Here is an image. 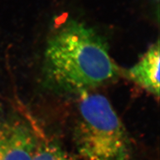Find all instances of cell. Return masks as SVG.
Instances as JSON below:
<instances>
[{"label": "cell", "instance_id": "1", "mask_svg": "<svg viewBox=\"0 0 160 160\" xmlns=\"http://www.w3.org/2000/svg\"><path fill=\"white\" fill-rule=\"evenodd\" d=\"M43 58L45 81L62 93L81 96L119 74L104 39L76 20H69L52 34Z\"/></svg>", "mask_w": 160, "mask_h": 160}, {"label": "cell", "instance_id": "4", "mask_svg": "<svg viewBox=\"0 0 160 160\" xmlns=\"http://www.w3.org/2000/svg\"><path fill=\"white\" fill-rule=\"evenodd\" d=\"M159 49L158 40L138 63L125 72L128 79L157 98L159 96Z\"/></svg>", "mask_w": 160, "mask_h": 160}, {"label": "cell", "instance_id": "3", "mask_svg": "<svg viewBox=\"0 0 160 160\" xmlns=\"http://www.w3.org/2000/svg\"><path fill=\"white\" fill-rule=\"evenodd\" d=\"M37 144L32 129L21 119L0 127V160H32Z\"/></svg>", "mask_w": 160, "mask_h": 160}, {"label": "cell", "instance_id": "5", "mask_svg": "<svg viewBox=\"0 0 160 160\" xmlns=\"http://www.w3.org/2000/svg\"><path fill=\"white\" fill-rule=\"evenodd\" d=\"M32 160H74L57 144L43 142L37 144Z\"/></svg>", "mask_w": 160, "mask_h": 160}, {"label": "cell", "instance_id": "2", "mask_svg": "<svg viewBox=\"0 0 160 160\" xmlns=\"http://www.w3.org/2000/svg\"><path fill=\"white\" fill-rule=\"evenodd\" d=\"M75 146L83 160H131L132 143L116 110L102 94L80 96Z\"/></svg>", "mask_w": 160, "mask_h": 160}]
</instances>
